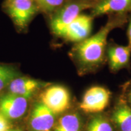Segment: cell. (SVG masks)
<instances>
[{
    "label": "cell",
    "mask_w": 131,
    "mask_h": 131,
    "mask_svg": "<svg viewBox=\"0 0 131 131\" xmlns=\"http://www.w3.org/2000/svg\"><path fill=\"white\" fill-rule=\"evenodd\" d=\"M127 13L109 15L106 23L96 34L75 44L72 55L82 69L92 70L103 63L109 33L123 27L127 23Z\"/></svg>",
    "instance_id": "6da1fadb"
},
{
    "label": "cell",
    "mask_w": 131,
    "mask_h": 131,
    "mask_svg": "<svg viewBox=\"0 0 131 131\" xmlns=\"http://www.w3.org/2000/svg\"><path fill=\"white\" fill-rule=\"evenodd\" d=\"M100 0H71L64 3L54 14L50 26L54 34L60 37L69 24L76 19L83 10L92 9Z\"/></svg>",
    "instance_id": "7a4b0ae2"
},
{
    "label": "cell",
    "mask_w": 131,
    "mask_h": 131,
    "mask_svg": "<svg viewBox=\"0 0 131 131\" xmlns=\"http://www.w3.org/2000/svg\"><path fill=\"white\" fill-rule=\"evenodd\" d=\"M41 102L54 114L64 112L69 107L70 95L64 87L55 85L49 87L41 95Z\"/></svg>",
    "instance_id": "3957f363"
},
{
    "label": "cell",
    "mask_w": 131,
    "mask_h": 131,
    "mask_svg": "<svg viewBox=\"0 0 131 131\" xmlns=\"http://www.w3.org/2000/svg\"><path fill=\"white\" fill-rule=\"evenodd\" d=\"M110 96V92L106 88L100 86L92 87L84 94L80 107L86 113L101 112L107 106Z\"/></svg>",
    "instance_id": "277c9868"
},
{
    "label": "cell",
    "mask_w": 131,
    "mask_h": 131,
    "mask_svg": "<svg viewBox=\"0 0 131 131\" xmlns=\"http://www.w3.org/2000/svg\"><path fill=\"white\" fill-rule=\"evenodd\" d=\"M94 18L91 15L81 14L67 26L60 37L76 43L85 40L91 35Z\"/></svg>",
    "instance_id": "5b68a950"
},
{
    "label": "cell",
    "mask_w": 131,
    "mask_h": 131,
    "mask_svg": "<svg viewBox=\"0 0 131 131\" xmlns=\"http://www.w3.org/2000/svg\"><path fill=\"white\" fill-rule=\"evenodd\" d=\"M7 10L15 23L23 28L35 14L37 7L33 0H9Z\"/></svg>",
    "instance_id": "8992f818"
},
{
    "label": "cell",
    "mask_w": 131,
    "mask_h": 131,
    "mask_svg": "<svg viewBox=\"0 0 131 131\" xmlns=\"http://www.w3.org/2000/svg\"><path fill=\"white\" fill-rule=\"evenodd\" d=\"M27 99L9 93L0 97V114L7 119H17L25 114Z\"/></svg>",
    "instance_id": "52a82bcc"
},
{
    "label": "cell",
    "mask_w": 131,
    "mask_h": 131,
    "mask_svg": "<svg viewBox=\"0 0 131 131\" xmlns=\"http://www.w3.org/2000/svg\"><path fill=\"white\" fill-rule=\"evenodd\" d=\"M54 123L55 114L42 103L34 107L30 119L32 131H50Z\"/></svg>",
    "instance_id": "ba28073f"
},
{
    "label": "cell",
    "mask_w": 131,
    "mask_h": 131,
    "mask_svg": "<svg viewBox=\"0 0 131 131\" xmlns=\"http://www.w3.org/2000/svg\"><path fill=\"white\" fill-rule=\"evenodd\" d=\"M131 0H100L92 9L93 18L104 15L123 14L130 12Z\"/></svg>",
    "instance_id": "9c48e42d"
},
{
    "label": "cell",
    "mask_w": 131,
    "mask_h": 131,
    "mask_svg": "<svg viewBox=\"0 0 131 131\" xmlns=\"http://www.w3.org/2000/svg\"><path fill=\"white\" fill-rule=\"evenodd\" d=\"M109 66L113 71H117L126 66L131 55V47L120 46L111 43L108 46L107 50Z\"/></svg>",
    "instance_id": "30bf717a"
},
{
    "label": "cell",
    "mask_w": 131,
    "mask_h": 131,
    "mask_svg": "<svg viewBox=\"0 0 131 131\" xmlns=\"http://www.w3.org/2000/svg\"><path fill=\"white\" fill-rule=\"evenodd\" d=\"M41 83L29 78L17 77L13 80L9 84L10 93L28 99L34 92L40 88Z\"/></svg>",
    "instance_id": "8fae6325"
},
{
    "label": "cell",
    "mask_w": 131,
    "mask_h": 131,
    "mask_svg": "<svg viewBox=\"0 0 131 131\" xmlns=\"http://www.w3.org/2000/svg\"><path fill=\"white\" fill-rule=\"evenodd\" d=\"M81 121L76 114L65 115L59 119L53 131H80Z\"/></svg>",
    "instance_id": "7c38bea8"
},
{
    "label": "cell",
    "mask_w": 131,
    "mask_h": 131,
    "mask_svg": "<svg viewBox=\"0 0 131 131\" xmlns=\"http://www.w3.org/2000/svg\"><path fill=\"white\" fill-rule=\"evenodd\" d=\"M114 122L122 131H131V109L127 106L116 110L113 115Z\"/></svg>",
    "instance_id": "4fadbf2b"
},
{
    "label": "cell",
    "mask_w": 131,
    "mask_h": 131,
    "mask_svg": "<svg viewBox=\"0 0 131 131\" xmlns=\"http://www.w3.org/2000/svg\"><path fill=\"white\" fill-rule=\"evenodd\" d=\"M18 76V73L13 68L0 65V91L9 86L10 82Z\"/></svg>",
    "instance_id": "5bb4252c"
},
{
    "label": "cell",
    "mask_w": 131,
    "mask_h": 131,
    "mask_svg": "<svg viewBox=\"0 0 131 131\" xmlns=\"http://www.w3.org/2000/svg\"><path fill=\"white\" fill-rule=\"evenodd\" d=\"M86 131H113V129L105 118L96 117L91 119Z\"/></svg>",
    "instance_id": "9a60e30c"
},
{
    "label": "cell",
    "mask_w": 131,
    "mask_h": 131,
    "mask_svg": "<svg viewBox=\"0 0 131 131\" xmlns=\"http://www.w3.org/2000/svg\"><path fill=\"white\" fill-rule=\"evenodd\" d=\"M41 7L47 12H52L60 9L65 3V0H37Z\"/></svg>",
    "instance_id": "2e32d148"
},
{
    "label": "cell",
    "mask_w": 131,
    "mask_h": 131,
    "mask_svg": "<svg viewBox=\"0 0 131 131\" xmlns=\"http://www.w3.org/2000/svg\"><path fill=\"white\" fill-rule=\"evenodd\" d=\"M9 130L10 126L8 119L0 114V131H9Z\"/></svg>",
    "instance_id": "e0dca14e"
},
{
    "label": "cell",
    "mask_w": 131,
    "mask_h": 131,
    "mask_svg": "<svg viewBox=\"0 0 131 131\" xmlns=\"http://www.w3.org/2000/svg\"><path fill=\"white\" fill-rule=\"evenodd\" d=\"M127 38H128L129 41V46L131 47V16L129 18V22L128 25V28H127Z\"/></svg>",
    "instance_id": "ac0fdd59"
},
{
    "label": "cell",
    "mask_w": 131,
    "mask_h": 131,
    "mask_svg": "<svg viewBox=\"0 0 131 131\" xmlns=\"http://www.w3.org/2000/svg\"><path fill=\"white\" fill-rule=\"evenodd\" d=\"M129 101L131 103V91L129 94Z\"/></svg>",
    "instance_id": "d6986e66"
},
{
    "label": "cell",
    "mask_w": 131,
    "mask_h": 131,
    "mask_svg": "<svg viewBox=\"0 0 131 131\" xmlns=\"http://www.w3.org/2000/svg\"><path fill=\"white\" fill-rule=\"evenodd\" d=\"M9 131H22L20 129H10Z\"/></svg>",
    "instance_id": "ffe728a7"
},
{
    "label": "cell",
    "mask_w": 131,
    "mask_h": 131,
    "mask_svg": "<svg viewBox=\"0 0 131 131\" xmlns=\"http://www.w3.org/2000/svg\"><path fill=\"white\" fill-rule=\"evenodd\" d=\"M130 12H131V9H130Z\"/></svg>",
    "instance_id": "44dd1931"
}]
</instances>
